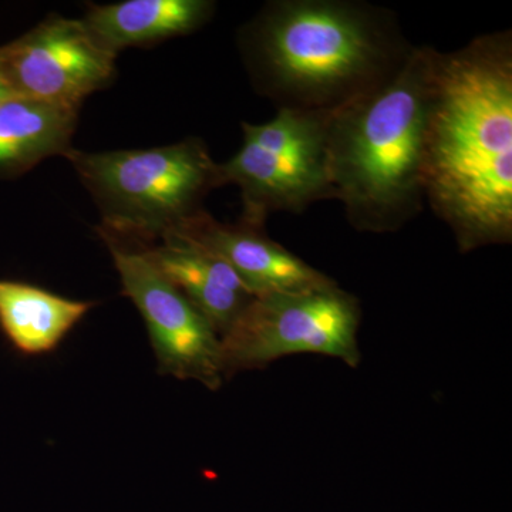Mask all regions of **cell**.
I'll return each mask as SVG.
<instances>
[{
    "instance_id": "obj_1",
    "label": "cell",
    "mask_w": 512,
    "mask_h": 512,
    "mask_svg": "<svg viewBox=\"0 0 512 512\" xmlns=\"http://www.w3.org/2000/svg\"><path fill=\"white\" fill-rule=\"evenodd\" d=\"M424 200L461 254L512 242V33L433 49Z\"/></svg>"
},
{
    "instance_id": "obj_2",
    "label": "cell",
    "mask_w": 512,
    "mask_h": 512,
    "mask_svg": "<svg viewBox=\"0 0 512 512\" xmlns=\"http://www.w3.org/2000/svg\"><path fill=\"white\" fill-rule=\"evenodd\" d=\"M255 89L278 110L333 114L402 70L414 45L393 10L362 0H274L242 29Z\"/></svg>"
},
{
    "instance_id": "obj_3",
    "label": "cell",
    "mask_w": 512,
    "mask_h": 512,
    "mask_svg": "<svg viewBox=\"0 0 512 512\" xmlns=\"http://www.w3.org/2000/svg\"><path fill=\"white\" fill-rule=\"evenodd\" d=\"M431 56L433 47L414 46L390 82L330 116V183L356 231L393 234L426 205Z\"/></svg>"
},
{
    "instance_id": "obj_4",
    "label": "cell",
    "mask_w": 512,
    "mask_h": 512,
    "mask_svg": "<svg viewBox=\"0 0 512 512\" xmlns=\"http://www.w3.org/2000/svg\"><path fill=\"white\" fill-rule=\"evenodd\" d=\"M101 212L104 241L136 251L183 232L222 187L207 144L187 138L148 150L66 154Z\"/></svg>"
},
{
    "instance_id": "obj_5",
    "label": "cell",
    "mask_w": 512,
    "mask_h": 512,
    "mask_svg": "<svg viewBox=\"0 0 512 512\" xmlns=\"http://www.w3.org/2000/svg\"><path fill=\"white\" fill-rule=\"evenodd\" d=\"M332 114L278 110L264 124L242 123V146L220 164L221 185L241 191V220L265 227L274 212L302 214L335 200L328 164Z\"/></svg>"
},
{
    "instance_id": "obj_6",
    "label": "cell",
    "mask_w": 512,
    "mask_h": 512,
    "mask_svg": "<svg viewBox=\"0 0 512 512\" xmlns=\"http://www.w3.org/2000/svg\"><path fill=\"white\" fill-rule=\"evenodd\" d=\"M360 322L359 299L338 285L255 296L221 336L224 379L301 353L336 357L357 367L362 360L357 340Z\"/></svg>"
},
{
    "instance_id": "obj_7",
    "label": "cell",
    "mask_w": 512,
    "mask_h": 512,
    "mask_svg": "<svg viewBox=\"0 0 512 512\" xmlns=\"http://www.w3.org/2000/svg\"><path fill=\"white\" fill-rule=\"evenodd\" d=\"M116 59L83 19L50 16L0 46V77L13 97L80 110L87 97L109 86Z\"/></svg>"
},
{
    "instance_id": "obj_8",
    "label": "cell",
    "mask_w": 512,
    "mask_h": 512,
    "mask_svg": "<svg viewBox=\"0 0 512 512\" xmlns=\"http://www.w3.org/2000/svg\"><path fill=\"white\" fill-rule=\"evenodd\" d=\"M106 244L119 272L123 295L133 301L146 322L160 372L195 380L210 390L220 389L224 382L221 338L210 320L143 252Z\"/></svg>"
},
{
    "instance_id": "obj_9",
    "label": "cell",
    "mask_w": 512,
    "mask_h": 512,
    "mask_svg": "<svg viewBox=\"0 0 512 512\" xmlns=\"http://www.w3.org/2000/svg\"><path fill=\"white\" fill-rule=\"evenodd\" d=\"M177 235L194 239L220 256L254 296L305 293L338 285L269 238L261 225L242 220L224 224L205 211Z\"/></svg>"
},
{
    "instance_id": "obj_10",
    "label": "cell",
    "mask_w": 512,
    "mask_h": 512,
    "mask_svg": "<svg viewBox=\"0 0 512 512\" xmlns=\"http://www.w3.org/2000/svg\"><path fill=\"white\" fill-rule=\"evenodd\" d=\"M141 252L210 320L220 338L255 298L227 262L194 239L173 235Z\"/></svg>"
},
{
    "instance_id": "obj_11",
    "label": "cell",
    "mask_w": 512,
    "mask_h": 512,
    "mask_svg": "<svg viewBox=\"0 0 512 512\" xmlns=\"http://www.w3.org/2000/svg\"><path fill=\"white\" fill-rule=\"evenodd\" d=\"M210 0H126L90 6L83 18L93 36L113 53L150 46L202 28L214 15Z\"/></svg>"
},
{
    "instance_id": "obj_12",
    "label": "cell",
    "mask_w": 512,
    "mask_h": 512,
    "mask_svg": "<svg viewBox=\"0 0 512 512\" xmlns=\"http://www.w3.org/2000/svg\"><path fill=\"white\" fill-rule=\"evenodd\" d=\"M93 306L39 286L0 279V329L23 355L53 352Z\"/></svg>"
},
{
    "instance_id": "obj_13",
    "label": "cell",
    "mask_w": 512,
    "mask_h": 512,
    "mask_svg": "<svg viewBox=\"0 0 512 512\" xmlns=\"http://www.w3.org/2000/svg\"><path fill=\"white\" fill-rule=\"evenodd\" d=\"M79 110L22 97L0 106V175L25 173L73 150Z\"/></svg>"
},
{
    "instance_id": "obj_14",
    "label": "cell",
    "mask_w": 512,
    "mask_h": 512,
    "mask_svg": "<svg viewBox=\"0 0 512 512\" xmlns=\"http://www.w3.org/2000/svg\"><path fill=\"white\" fill-rule=\"evenodd\" d=\"M12 97V93L9 92L8 86H6L2 77H0V106H2L3 103H6L9 99H12Z\"/></svg>"
}]
</instances>
